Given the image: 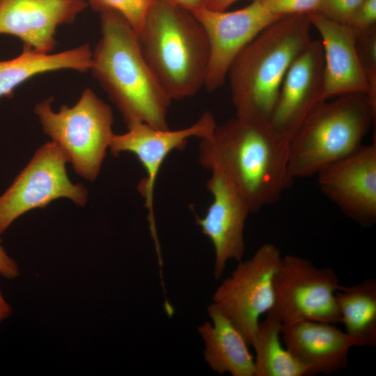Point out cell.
Here are the masks:
<instances>
[{"instance_id": "obj_22", "label": "cell", "mask_w": 376, "mask_h": 376, "mask_svg": "<svg viewBox=\"0 0 376 376\" xmlns=\"http://www.w3.org/2000/svg\"><path fill=\"white\" fill-rule=\"evenodd\" d=\"M154 0H86L97 12L113 10L123 15L136 33L140 30Z\"/></svg>"}, {"instance_id": "obj_28", "label": "cell", "mask_w": 376, "mask_h": 376, "mask_svg": "<svg viewBox=\"0 0 376 376\" xmlns=\"http://www.w3.org/2000/svg\"><path fill=\"white\" fill-rule=\"evenodd\" d=\"M178 6L194 13L196 10L205 8L207 0H169Z\"/></svg>"}, {"instance_id": "obj_7", "label": "cell", "mask_w": 376, "mask_h": 376, "mask_svg": "<svg viewBox=\"0 0 376 376\" xmlns=\"http://www.w3.org/2000/svg\"><path fill=\"white\" fill-rule=\"evenodd\" d=\"M68 158L54 141L38 148L26 166L8 188L0 195V235L18 217L36 208H44L60 198L70 199L84 206L88 191L80 183L69 179L66 164Z\"/></svg>"}, {"instance_id": "obj_14", "label": "cell", "mask_w": 376, "mask_h": 376, "mask_svg": "<svg viewBox=\"0 0 376 376\" xmlns=\"http://www.w3.org/2000/svg\"><path fill=\"white\" fill-rule=\"evenodd\" d=\"M324 58L320 40H311L290 66L281 86L269 123L290 140L323 102Z\"/></svg>"}, {"instance_id": "obj_5", "label": "cell", "mask_w": 376, "mask_h": 376, "mask_svg": "<svg viewBox=\"0 0 376 376\" xmlns=\"http://www.w3.org/2000/svg\"><path fill=\"white\" fill-rule=\"evenodd\" d=\"M375 116L376 102L364 94L322 102L289 141L292 179L316 175L355 150L362 145Z\"/></svg>"}, {"instance_id": "obj_30", "label": "cell", "mask_w": 376, "mask_h": 376, "mask_svg": "<svg viewBox=\"0 0 376 376\" xmlns=\"http://www.w3.org/2000/svg\"><path fill=\"white\" fill-rule=\"evenodd\" d=\"M12 308L6 300L0 288V323L10 316Z\"/></svg>"}, {"instance_id": "obj_21", "label": "cell", "mask_w": 376, "mask_h": 376, "mask_svg": "<svg viewBox=\"0 0 376 376\" xmlns=\"http://www.w3.org/2000/svg\"><path fill=\"white\" fill-rule=\"evenodd\" d=\"M282 322L267 313L259 321L251 346L256 352L254 376H306L307 369L281 341Z\"/></svg>"}, {"instance_id": "obj_27", "label": "cell", "mask_w": 376, "mask_h": 376, "mask_svg": "<svg viewBox=\"0 0 376 376\" xmlns=\"http://www.w3.org/2000/svg\"><path fill=\"white\" fill-rule=\"evenodd\" d=\"M0 275L9 280L15 279L19 275V266L1 244L0 240Z\"/></svg>"}, {"instance_id": "obj_6", "label": "cell", "mask_w": 376, "mask_h": 376, "mask_svg": "<svg viewBox=\"0 0 376 376\" xmlns=\"http://www.w3.org/2000/svg\"><path fill=\"white\" fill-rule=\"evenodd\" d=\"M53 100L49 97L34 107L43 132L64 151L75 172L95 180L114 134L111 107L90 88L74 106L63 104L58 112L52 109Z\"/></svg>"}, {"instance_id": "obj_18", "label": "cell", "mask_w": 376, "mask_h": 376, "mask_svg": "<svg viewBox=\"0 0 376 376\" xmlns=\"http://www.w3.org/2000/svg\"><path fill=\"white\" fill-rule=\"evenodd\" d=\"M207 313L211 322H205L198 331L204 343L203 357L208 366L219 375L254 376V358L244 336L213 303Z\"/></svg>"}, {"instance_id": "obj_19", "label": "cell", "mask_w": 376, "mask_h": 376, "mask_svg": "<svg viewBox=\"0 0 376 376\" xmlns=\"http://www.w3.org/2000/svg\"><path fill=\"white\" fill-rule=\"evenodd\" d=\"M92 65V51L84 44L56 54H42L23 48L18 56L0 61V97H11L14 90L38 75L61 70L86 72Z\"/></svg>"}, {"instance_id": "obj_29", "label": "cell", "mask_w": 376, "mask_h": 376, "mask_svg": "<svg viewBox=\"0 0 376 376\" xmlns=\"http://www.w3.org/2000/svg\"><path fill=\"white\" fill-rule=\"evenodd\" d=\"M237 1L238 0H207L205 8L216 11H224Z\"/></svg>"}, {"instance_id": "obj_23", "label": "cell", "mask_w": 376, "mask_h": 376, "mask_svg": "<svg viewBox=\"0 0 376 376\" xmlns=\"http://www.w3.org/2000/svg\"><path fill=\"white\" fill-rule=\"evenodd\" d=\"M354 32L359 61L372 91L376 95V26Z\"/></svg>"}, {"instance_id": "obj_16", "label": "cell", "mask_w": 376, "mask_h": 376, "mask_svg": "<svg viewBox=\"0 0 376 376\" xmlns=\"http://www.w3.org/2000/svg\"><path fill=\"white\" fill-rule=\"evenodd\" d=\"M320 36L324 58L323 100L351 94H364L376 102L359 59L355 34L347 24L328 19L318 12L308 13Z\"/></svg>"}, {"instance_id": "obj_15", "label": "cell", "mask_w": 376, "mask_h": 376, "mask_svg": "<svg viewBox=\"0 0 376 376\" xmlns=\"http://www.w3.org/2000/svg\"><path fill=\"white\" fill-rule=\"evenodd\" d=\"M88 6L86 0H0V34L17 37L23 48L50 54L56 29Z\"/></svg>"}, {"instance_id": "obj_1", "label": "cell", "mask_w": 376, "mask_h": 376, "mask_svg": "<svg viewBox=\"0 0 376 376\" xmlns=\"http://www.w3.org/2000/svg\"><path fill=\"white\" fill-rule=\"evenodd\" d=\"M288 151L289 140L269 122L235 116L201 139L198 162L230 180L255 212L277 202L292 182Z\"/></svg>"}, {"instance_id": "obj_13", "label": "cell", "mask_w": 376, "mask_h": 376, "mask_svg": "<svg viewBox=\"0 0 376 376\" xmlns=\"http://www.w3.org/2000/svg\"><path fill=\"white\" fill-rule=\"evenodd\" d=\"M207 187L213 201L196 223L212 242L214 250V276L219 279L227 263L242 260L246 250L244 230L250 207L237 187L226 175L211 171Z\"/></svg>"}, {"instance_id": "obj_11", "label": "cell", "mask_w": 376, "mask_h": 376, "mask_svg": "<svg viewBox=\"0 0 376 376\" xmlns=\"http://www.w3.org/2000/svg\"><path fill=\"white\" fill-rule=\"evenodd\" d=\"M192 13L205 31L209 42L210 58L204 86L209 92L223 86L240 52L263 29L282 17L271 13L260 0L233 11L202 8Z\"/></svg>"}, {"instance_id": "obj_9", "label": "cell", "mask_w": 376, "mask_h": 376, "mask_svg": "<svg viewBox=\"0 0 376 376\" xmlns=\"http://www.w3.org/2000/svg\"><path fill=\"white\" fill-rule=\"evenodd\" d=\"M282 256L273 244L260 246L240 261L216 289L212 302L235 325L251 346L260 317L274 305V278Z\"/></svg>"}, {"instance_id": "obj_25", "label": "cell", "mask_w": 376, "mask_h": 376, "mask_svg": "<svg viewBox=\"0 0 376 376\" xmlns=\"http://www.w3.org/2000/svg\"><path fill=\"white\" fill-rule=\"evenodd\" d=\"M364 0H322L317 12L333 21L347 24Z\"/></svg>"}, {"instance_id": "obj_17", "label": "cell", "mask_w": 376, "mask_h": 376, "mask_svg": "<svg viewBox=\"0 0 376 376\" xmlns=\"http://www.w3.org/2000/svg\"><path fill=\"white\" fill-rule=\"evenodd\" d=\"M281 337L307 375H330L347 368L353 340L334 324L299 320L282 324Z\"/></svg>"}, {"instance_id": "obj_8", "label": "cell", "mask_w": 376, "mask_h": 376, "mask_svg": "<svg viewBox=\"0 0 376 376\" xmlns=\"http://www.w3.org/2000/svg\"><path fill=\"white\" fill-rule=\"evenodd\" d=\"M339 286L334 269L318 267L301 256L286 255L274 278V301L267 313L282 324L308 320L336 324L340 322L336 299Z\"/></svg>"}, {"instance_id": "obj_26", "label": "cell", "mask_w": 376, "mask_h": 376, "mask_svg": "<svg viewBox=\"0 0 376 376\" xmlns=\"http://www.w3.org/2000/svg\"><path fill=\"white\" fill-rule=\"evenodd\" d=\"M347 25L354 31L376 26V0H364L354 13Z\"/></svg>"}, {"instance_id": "obj_4", "label": "cell", "mask_w": 376, "mask_h": 376, "mask_svg": "<svg viewBox=\"0 0 376 376\" xmlns=\"http://www.w3.org/2000/svg\"><path fill=\"white\" fill-rule=\"evenodd\" d=\"M136 35L146 61L171 101L204 88L210 46L192 13L169 0H154Z\"/></svg>"}, {"instance_id": "obj_3", "label": "cell", "mask_w": 376, "mask_h": 376, "mask_svg": "<svg viewBox=\"0 0 376 376\" xmlns=\"http://www.w3.org/2000/svg\"><path fill=\"white\" fill-rule=\"evenodd\" d=\"M311 26L308 13L282 17L240 52L227 75L235 116L269 122L290 66L312 40Z\"/></svg>"}, {"instance_id": "obj_10", "label": "cell", "mask_w": 376, "mask_h": 376, "mask_svg": "<svg viewBox=\"0 0 376 376\" xmlns=\"http://www.w3.org/2000/svg\"><path fill=\"white\" fill-rule=\"evenodd\" d=\"M213 115L204 112L191 125L175 130H160L146 123H139L129 128L125 133L114 134L109 150L113 156L123 152L134 154L142 164L146 176L140 182L138 189L145 200L150 235L154 240L157 256H161L154 212V189L161 166L175 150L183 149L188 140L200 139L209 136L217 126Z\"/></svg>"}, {"instance_id": "obj_12", "label": "cell", "mask_w": 376, "mask_h": 376, "mask_svg": "<svg viewBox=\"0 0 376 376\" xmlns=\"http://www.w3.org/2000/svg\"><path fill=\"white\" fill-rule=\"evenodd\" d=\"M322 192L363 227L376 221V143L361 145L317 174Z\"/></svg>"}, {"instance_id": "obj_2", "label": "cell", "mask_w": 376, "mask_h": 376, "mask_svg": "<svg viewBox=\"0 0 376 376\" xmlns=\"http://www.w3.org/2000/svg\"><path fill=\"white\" fill-rule=\"evenodd\" d=\"M101 38L92 52L91 70L129 128L146 123L169 129L166 95L141 52L130 24L113 10L100 13Z\"/></svg>"}, {"instance_id": "obj_20", "label": "cell", "mask_w": 376, "mask_h": 376, "mask_svg": "<svg viewBox=\"0 0 376 376\" xmlns=\"http://www.w3.org/2000/svg\"><path fill=\"white\" fill-rule=\"evenodd\" d=\"M336 304L345 333L354 346H376V279H366L350 285H340Z\"/></svg>"}, {"instance_id": "obj_24", "label": "cell", "mask_w": 376, "mask_h": 376, "mask_svg": "<svg viewBox=\"0 0 376 376\" xmlns=\"http://www.w3.org/2000/svg\"><path fill=\"white\" fill-rule=\"evenodd\" d=\"M271 13L284 17L317 12L322 0H260Z\"/></svg>"}]
</instances>
